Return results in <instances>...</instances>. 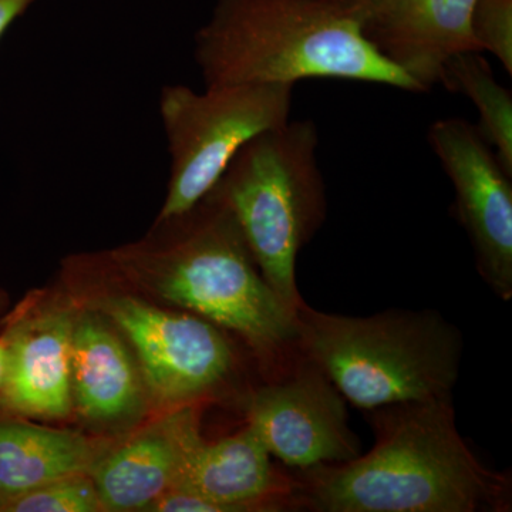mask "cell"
Here are the masks:
<instances>
[{
    "instance_id": "obj_19",
    "label": "cell",
    "mask_w": 512,
    "mask_h": 512,
    "mask_svg": "<svg viewBox=\"0 0 512 512\" xmlns=\"http://www.w3.org/2000/svg\"><path fill=\"white\" fill-rule=\"evenodd\" d=\"M37 0H0V40L20 16L28 12Z\"/></svg>"
},
{
    "instance_id": "obj_1",
    "label": "cell",
    "mask_w": 512,
    "mask_h": 512,
    "mask_svg": "<svg viewBox=\"0 0 512 512\" xmlns=\"http://www.w3.org/2000/svg\"><path fill=\"white\" fill-rule=\"evenodd\" d=\"M375 446L340 464L293 471L301 511L507 512L510 474L478 460L457 429L453 400L370 410Z\"/></svg>"
},
{
    "instance_id": "obj_15",
    "label": "cell",
    "mask_w": 512,
    "mask_h": 512,
    "mask_svg": "<svg viewBox=\"0 0 512 512\" xmlns=\"http://www.w3.org/2000/svg\"><path fill=\"white\" fill-rule=\"evenodd\" d=\"M97 457L82 433L47 429L0 409V507L60 478L90 474Z\"/></svg>"
},
{
    "instance_id": "obj_11",
    "label": "cell",
    "mask_w": 512,
    "mask_h": 512,
    "mask_svg": "<svg viewBox=\"0 0 512 512\" xmlns=\"http://www.w3.org/2000/svg\"><path fill=\"white\" fill-rule=\"evenodd\" d=\"M204 441L197 404L170 407L164 416L136 431L90 471L104 511H147L173 490L195 448Z\"/></svg>"
},
{
    "instance_id": "obj_12",
    "label": "cell",
    "mask_w": 512,
    "mask_h": 512,
    "mask_svg": "<svg viewBox=\"0 0 512 512\" xmlns=\"http://www.w3.org/2000/svg\"><path fill=\"white\" fill-rule=\"evenodd\" d=\"M76 313L50 308L19 312L2 338L9 350L0 409L26 419L59 420L73 409L70 348Z\"/></svg>"
},
{
    "instance_id": "obj_10",
    "label": "cell",
    "mask_w": 512,
    "mask_h": 512,
    "mask_svg": "<svg viewBox=\"0 0 512 512\" xmlns=\"http://www.w3.org/2000/svg\"><path fill=\"white\" fill-rule=\"evenodd\" d=\"M477 0H353L366 39L424 93L444 84L454 56L478 52L471 33Z\"/></svg>"
},
{
    "instance_id": "obj_21",
    "label": "cell",
    "mask_w": 512,
    "mask_h": 512,
    "mask_svg": "<svg viewBox=\"0 0 512 512\" xmlns=\"http://www.w3.org/2000/svg\"><path fill=\"white\" fill-rule=\"evenodd\" d=\"M345 2H348V3H350V2H353V0H345Z\"/></svg>"
},
{
    "instance_id": "obj_2",
    "label": "cell",
    "mask_w": 512,
    "mask_h": 512,
    "mask_svg": "<svg viewBox=\"0 0 512 512\" xmlns=\"http://www.w3.org/2000/svg\"><path fill=\"white\" fill-rule=\"evenodd\" d=\"M150 241L113 255L160 298L244 340L269 373L299 350L296 315L265 281L244 235L214 192Z\"/></svg>"
},
{
    "instance_id": "obj_14",
    "label": "cell",
    "mask_w": 512,
    "mask_h": 512,
    "mask_svg": "<svg viewBox=\"0 0 512 512\" xmlns=\"http://www.w3.org/2000/svg\"><path fill=\"white\" fill-rule=\"evenodd\" d=\"M73 409L101 429L137 423L150 402L146 384L126 339L94 313L77 315L70 348Z\"/></svg>"
},
{
    "instance_id": "obj_13",
    "label": "cell",
    "mask_w": 512,
    "mask_h": 512,
    "mask_svg": "<svg viewBox=\"0 0 512 512\" xmlns=\"http://www.w3.org/2000/svg\"><path fill=\"white\" fill-rule=\"evenodd\" d=\"M272 458L245 424L224 439L202 441L173 490L200 495L222 512L301 511L298 478Z\"/></svg>"
},
{
    "instance_id": "obj_16",
    "label": "cell",
    "mask_w": 512,
    "mask_h": 512,
    "mask_svg": "<svg viewBox=\"0 0 512 512\" xmlns=\"http://www.w3.org/2000/svg\"><path fill=\"white\" fill-rule=\"evenodd\" d=\"M444 87L476 104L477 128L495 156L512 175V93L495 80L490 63L480 52L454 56L446 66Z\"/></svg>"
},
{
    "instance_id": "obj_4",
    "label": "cell",
    "mask_w": 512,
    "mask_h": 512,
    "mask_svg": "<svg viewBox=\"0 0 512 512\" xmlns=\"http://www.w3.org/2000/svg\"><path fill=\"white\" fill-rule=\"evenodd\" d=\"M298 346L359 409L451 399L460 376V329L436 311L345 316L303 303Z\"/></svg>"
},
{
    "instance_id": "obj_6",
    "label": "cell",
    "mask_w": 512,
    "mask_h": 512,
    "mask_svg": "<svg viewBox=\"0 0 512 512\" xmlns=\"http://www.w3.org/2000/svg\"><path fill=\"white\" fill-rule=\"evenodd\" d=\"M293 84L247 83L197 93L163 87L160 117L170 154L167 197L157 221L190 211L210 194L252 138L291 120Z\"/></svg>"
},
{
    "instance_id": "obj_8",
    "label": "cell",
    "mask_w": 512,
    "mask_h": 512,
    "mask_svg": "<svg viewBox=\"0 0 512 512\" xmlns=\"http://www.w3.org/2000/svg\"><path fill=\"white\" fill-rule=\"evenodd\" d=\"M245 424L292 471L346 463L360 454L345 397L301 349L249 394Z\"/></svg>"
},
{
    "instance_id": "obj_9",
    "label": "cell",
    "mask_w": 512,
    "mask_h": 512,
    "mask_svg": "<svg viewBox=\"0 0 512 512\" xmlns=\"http://www.w3.org/2000/svg\"><path fill=\"white\" fill-rule=\"evenodd\" d=\"M456 191L458 221L466 229L481 278L512 298V175L477 126L460 117L434 121L427 133Z\"/></svg>"
},
{
    "instance_id": "obj_3",
    "label": "cell",
    "mask_w": 512,
    "mask_h": 512,
    "mask_svg": "<svg viewBox=\"0 0 512 512\" xmlns=\"http://www.w3.org/2000/svg\"><path fill=\"white\" fill-rule=\"evenodd\" d=\"M194 57L205 89L342 79L424 93L377 52L345 0H217Z\"/></svg>"
},
{
    "instance_id": "obj_20",
    "label": "cell",
    "mask_w": 512,
    "mask_h": 512,
    "mask_svg": "<svg viewBox=\"0 0 512 512\" xmlns=\"http://www.w3.org/2000/svg\"><path fill=\"white\" fill-rule=\"evenodd\" d=\"M9 350L5 340L0 338V390L5 384L6 375H8Z\"/></svg>"
},
{
    "instance_id": "obj_5",
    "label": "cell",
    "mask_w": 512,
    "mask_h": 512,
    "mask_svg": "<svg viewBox=\"0 0 512 512\" xmlns=\"http://www.w3.org/2000/svg\"><path fill=\"white\" fill-rule=\"evenodd\" d=\"M318 146L312 120H289L245 144L210 191L232 212L265 281L295 315L305 303L296 259L328 210Z\"/></svg>"
},
{
    "instance_id": "obj_7",
    "label": "cell",
    "mask_w": 512,
    "mask_h": 512,
    "mask_svg": "<svg viewBox=\"0 0 512 512\" xmlns=\"http://www.w3.org/2000/svg\"><path fill=\"white\" fill-rule=\"evenodd\" d=\"M100 312L130 343L154 402L198 404L220 392L237 370L229 333L200 316L167 311L133 296L104 299Z\"/></svg>"
},
{
    "instance_id": "obj_18",
    "label": "cell",
    "mask_w": 512,
    "mask_h": 512,
    "mask_svg": "<svg viewBox=\"0 0 512 512\" xmlns=\"http://www.w3.org/2000/svg\"><path fill=\"white\" fill-rule=\"evenodd\" d=\"M471 33L478 52H490L512 74V0H477Z\"/></svg>"
},
{
    "instance_id": "obj_17",
    "label": "cell",
    "mask_w": 512,
    "mask_h": 512,
    "mask_svg": "<svg viewBox=\"0 0 512 512\" xmlns=\"http://www.w3.org/2000/svg\"><path fill=\"white\" fill-rule=\"evenodd\" d=\"M101 505L90 474H76L19 495L0 507V512H99Z\"/></svg>"
}]
</instances>
